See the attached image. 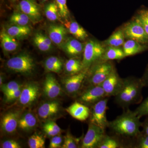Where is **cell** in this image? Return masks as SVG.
<instances>
[{"mask_svg": "<svg viewBox=\"0 0 148 148\" xmlns=\"http://www.w3.org/2000/svg\"><path fill=\"white\" fill-rule=\"evenodd\" d=\"M65 70L70 75L78 73L83 71L82 60L78 58H71L66 61L65 64Z\"/></svg>", "mask_w": 148, "mask_h": 148, "instance_id": "obj_29", "label": "cell"}, {"mask_svg": "<svg viewBox=\"0 0 148 148\" xmlns=\"http://www.w3.org/2000/svg\"><path fill=\"white\" fill-rule=\"evenodd\" d=\"M125 38L122 28L117 29L106 40L103 44L106 46L120 47L123 45Z\"/></svg>", "mask_w": 148, "mask_h": 148, "instance_id": "obj_26", "label": "cell"}, {"mask_svg": "<svg viewBox=\"0 0 148 148\" xmlns=\"http://www.w3.org/2000/svg\"><path fill=\"white\" fill-rule=\"evenodd\" d=\"M124 83L120 92L115 97V102L123 108L141 103L142 90L144 87L141 79L128 77L123 79Z\"/></svg>", "mask_w": 148, "mask_h": 148, "instance_id": "obj_2", "label": "cell"}, {"mask_svg": "<svg viewBox=\"0 0 148 148\" xmlns=\"http://www.w3.org/2000/svg\"><path fill=\"white\" fill-rule=\"evenodd\" d=\"M111 61H98L88 70L86 79L88 86L101 85L115 70Z\"/></svg>", "mask_w": 148, "mask_h": 148, "instance_id": "obj_3", "label": "cell"}, {"mask_svg": "<svg viewBox=\"0 0 148 148\" xmlns=\"http://www.w3.org/2000/svg\"><path fill=\"white\" fill-rule=\"evenodd\" d=\"M80 138H75L69 132L64 137V144L61 148H77L78 147Z\"/></svg>", "mask_w": 148, "mask_h": 148, "instance_id": "obj_36", "label": "cell"}, {"mask_svg": "<svg viewBox=\"0 0 148 148\" xmlns=\"http://www.w3.org/2000/svg\"><path fill=\"white\" fill-rule=\"evenodd\" d=\"M22 87V86L18 82L15 81H11L6 84H3L1 86V90L5 96L11 92Z\"/></svg>", "mask_w": 148, "mask_h": 148, "instance_id": "obj_37", "label": "cell"}, {"mask_svg": "<svg viewBox=\"0 0 148 148\" xmlns=\"http://www.w3.org/2000/svg\"><path fill=\"white\" fill-rule=\"evenodd\" d=\"M134 111L127 110L112 121H109L108 127L116 135L136 138L141 132L142 122Z\"/></svg>", "mask_w": 148, "mask_h": 148, "instance_id": "obj_1", "label": "cell"}, {"mask_svg": "<svg viewBox=\"0 0 148 148\" xmlns=\"http://www.w3.org/2000/svg\"><path fill=\"white\" fill-rule=\"evenodd\" d=\"M43 91L47 98L54 99L62 93V89L55 77L51 74L46 76L43 84Z\"/></svg>", "mask_w": 148, "mask_h": 148, "instance_id": "obj_15", "label": "cell"}, {"mask_svg": "<svg viewBox=\"0 0 148 148\" xmlns=\"http://www.w3.org/2000/svg\"><path fill=\"white\" fill-rule=\"evenodd\" d=\"M61 18L67 20L69 16V11L66 0H56Z\"/></svg>", "mask_w": 148, "mask_h": 148, "instance_id": "obj_38", "label": "cell"}, {"mask_svg": "<svg viewBox=\"0 0 148 148\" xmlns=\"http://www.w3.org/2000/svg\"><path fill=\"white\" fill-rule=\"evenodd\" d=\"M44 65L47 71L58 73L62 71L63 64L60 58L57 56H51L45 60Z\"/></svg>", "mask_w": 148, "mask_h": 148, "instance_id": "obj_28", "label": "cell"}, {"mask_svg": "<svg viewBox=\"0 0 148 148\" xmlns=\"http://www.w3.org/2000/svg\"><path fill=\"white\" fill-rule=\"evenodd\" d=\"M47 31L48 36L53 44L61 48L67 39L69 33L65 26L52 24L48 27Z\"/></svg>", "mask_w": 148, "mask_h": 148, "instance_id": "obj_13", "label": "cell"}, {"mask_svg": "<svg viewBox=\"0 0 148 148\" xmlns=\"http://www.w3.org/2000/svg\"><path fill=\"white\" fill-rule=\"evenodd\" d=\"M135 18L141 24L148 35V9L140 10Z\"/></svg>", "mask_w": 148, "mask_h": 148, "instance_id": "obj_35", "label": "cell"}, {"mask_svg": "<svg viewBox=\"0 0 148 148\" xmlns=\"http://www.w3.org/2000/svg\"><path fill=\"white\" fill-rule=\"evenodd\" d=\"M37 124V119L32 113L24 114L18 120V127L24 131H28L34 128Z\"/></svg>", "mask_w": 148, "mask_h": 148, "instance_id": "obj_27", "label": "cell"}, {"mask_svg": "<svg viewBox=\"0 0 148 148\" xmlns=\"http://www.w3.org/2000/svg\"><path fill=\"white\" fill-rule=\"evenodd\" d=\"M66 111L75 119L84 121L89 117L90 110L89 107L76 101L66 109Z\"/></svg>", "mask_w": 148, "mask_h": 148, "instance_id": "obj_17", "label": "cell"}, {"mask_svg": "<svg viewBox=\"0 0 148 148\" xmlns=\"http://www.w3.org/2000/svg\"><path fill=\"white\" fill-rule=\"evenodd\" d=\"M105 91L101 85L88 86L79 95L78 101L86 106L92 107L104 98H107Z\"/></svg>", "mask_w": 148, "mask_h": 148, "instance_id": "obj_9", "label": "cell"}, {"mask_svg": "<svg viewBox=\"0 0 148 148\" xmlns=\"http://www.w3.org/2000/svg\"><path fill=\"white\" fill-rule=\"evenodd\" d=\"M123 49L120 47L106 46V50L101 61L120 60L125 58Z\"/></svg>", "mask_w": 148, "mask_h": 148, "instance_id": "obj_25", "label": "cell"}, {"mask_svg": "<svg viewBox=\"0 0 148 148\" xmlns=\"http://www.w3.org/2000/svg\"><path fill=\"white\" fill-rule=\"evenodd\" d=\"M47 1H48V0H41V1L42 2H45Z\"/></svg>", "mask_w": 148, "mask_h": 148, "instance_id": "obj_47", "label": "cell"}, {"mask_svg": "<svg viewBox=\"0 0 148 148\" xmlns=\"http://www.w3.org/2000/svg\"><path fill=\"white\" fill-rule=\"evenodd\" d=\"M9 35L17 40L24 39L29 36L32 29L29 26L13 25L8 27L6 30Z\"/></svg>", "mask_w": 148, "mask_h": 148, "instance_id": "obj_24", "label": "cell"}, {"mask_svg": "<svg viewBox=\"0 0 148 148\" xmlns=\"http://www.w3.org/2000/svg\"><path fill=\"white\" fill-rule=\"evenodd\" d=\"M135 138L137 140L135 144V148H148V135L141 131L140 134Z\"/></svg>", "mask_w": 148, "mask_h": 148, "instance_id": "obj_40", "label": "cell"}, {"mask_svg": "<svg viewBox=\"0 0 148 148\" xmlns=\"http://www.w3.org/2000/svg\"><path fill=\"white\" fill-rule=\"evenodd\" d=\"M85 45L75 38H67L61 48L65 53L72 58H78L83 53Z\"/></svg>", "mask_w": 148, "mask_h": 148, "instance_id": "obj_16", "label": "cell"}, {"mask_svg": "<svg viewBox=\"0 0 148 148\" xmlns=\"http://www.w3.org/2000/svg\"><path fill=\"white\" fill-rule=\"evenodd\" d=\"M12 1H17V0H12Z\"/></svg>", "mask_w": 148, "mask_h": 148, "instance_id": "obj_48", "label": "cell"}, {"mask_svg": "<svg viewBox=\"0 0 148 148\" xmlns=\"http://www.w3.org/2000/svg\"><path fill=\"white\" fill-rule=\"evenodd\" d=\"M144 87H148V64L142 77L140 78Z\"/></svg>", "mask_w": 148, "mask_h": 148, "instance_id": "obj_44", "label": "cell"}, {"mask_svg": "<svg viewBox=\"0 0 148 148\" xmlns=\"http://www.w3.org/2000/svg\"><path fill=\"white\" fill-rule=\"evenodd\" d=\"M33 42L40 51L47 52L51 50L53 43L50 38L41 32H37L33 38Z\"/></svg>", "mask_w": 148, "mask_h": 148, "instance_id": "obj_23", "label": "cell"}, {"mask_svg": "<svg viewBox=\"0 0 148 148\" xmlns=\"http://www.w3.org/2000/svg\"><path fill=\"white\" fill-rule=\"evenodd\" d=\"M64 26L69 33L79 40L84 41L88 37L85 30L76 21L66 20Z\"/></svg>", "mask_w": 148, "mask_h": 148, "instance_id": "obj_21", "label": "cell"}, {"mask_svg": "<svg viewBox=\"0 0 148 148\" xmlns=\"http://www.w3.org/2000/svg\"><path fill=\"white\" fill-rule=\"evenodd\" d=\"M122 147V145L117 138L106 134L98 148H119Z\"/></svg>", "mask_w": 148, "mask_h": 148, "instance_id": "obj_32", "label": "cell"}, {"mask_svg": "<svg viewBox=\"0 0 148 148\" xmlns=\"http://www.w3.org/2000/svg\"><path fill=\"white\" fill-rule=\"evenodd\" d=\"M124 83V79L119 76L116 70H114L101 85L107 97H115L120 92Z\"/></svg>", "mask_w": 148, "mask_h": 148, "instance_id": "obj_10", "label": "cell"}, {"mask_svg": "<svg viewBox=\"0 0 148 148\" xmlns=\"http://www.w3.org/2000/svg\"><path fill=\"white\" fill-rule=\"evenodd\" d=\"M142 127L143 128L142 132L148 135V116L145 121L142 122Z\"/></svg>", "mask_w": 148, "mask_h": 148, "instance_id": "obj_45", "label": "cell"}, {"mask_svg": "<svg viewBox=\"0 0 148 148\" xmlns=\"http://www.w3.org/2000/svg\"><path fill=\"white\" fill-rule=\"evenodd\" d=\"M135 113L140 118L143 116H148V96L140 103L135 111Z\"/></svg>", "mask_w": 148, "mask_h": 148, "instance_id": "obj_39", "label": "cell"}, {"mask_svg": "<svg viewBox=\"0 0 148 148\" xmlns=\"http://www.w3.org/2000/svg\"><path fill=\"white\" fill-rule=\"evenodd\" d=\"M18 113L15 112H10L3 117L1 123L2 129L5 132L12 134L16 131L18 127Z\"/></svg>", "mask_w": 148, "mask_h": 148, "instance_id": "obj_18", "label": "cell"}, {"mask_svg": "<svg viewBox=\"0 0 148 148\" xmlns=\"http://www.w3.org/2000/svg\"><path fill=\"white\" fill-rule=\"evenodd\" d=\"M3 83V76H1V77H0V85H1V86L2 85Z\"/></svg>", "mask_w": 148, "mask_h": 148, "instance_id": "obj_46", "label": "cell"}, {"mask_svg": "<svg viewBox=\"0 0 148 148\" xmlns=\"http://www.w3.org/2000/svg\"><path fill=\"white\" fill-rule=\"evenodd\" d=\"M106 50V46L98 41L89 40L86 43L82 64L84 70L88 69L93 64L102 60Z\"/></svg>", "mask_w": 148, "mask_h": 148, "instance_id": "obj_4", "label": "cell"}, {"mask_svg": "<svg viewBox=\"0 0 148 148\" xmlns=\"http://www.w3.org/2000/svg\"><path fill=\"white\" fill-rule=\"evenodd\" d=\"M10 21L12 24L19 26H28L31 21L27 14L20 11L14 12L10 18Z\"/></svg>", "mask_w": 148, "mask_h": 148, "instance_id": "obj_31", "label": "cell"}, {"mask_svg": "<svg viewBox=\"0 0 148 148\" xmlns=\"http://www.w3.org/2000/svg\"><path fill=\"white\" fill-rule=\"evenodd\" d=\"M22 88H19L13 92H11L8 94V95L5 96V98L6 101L7 102H10L16 99H18L20 97V95L22 90Z\"/></svg>", "mask_w": 148, "mask_h": 148, "instance_id": "obj_42", "label": "cell"}, {"mask_svg": "<svg viewBox=\"0 0 148 148\" xmlns=\"http://www.w3.org/2000/svg\"><path fill=\"white\" fill-rule=\"evenodd\" d=\"M1 45L3 50L6 52H13L18 47L17 40L8 34L5 29H3L0 34Z\"/></svg>", "mask_w": 148, "mask_h": 148, "instance_id": "obj_22", "label": "cell"}, {"mask_svg": "<svg viewBox=\"0 0 148 148\" xmlns=\"http://www.w3.org/2000/svg\"><path fill=\"white\" fill-rule=\"evenodd\" d=\"M1 147L3 148H20V144L13 140H8L5 141L2 144Z\"/></svg>", "mask_w": 148, "mask_h": 148, "instance_id": "obj_43", "label": "cell"}, {"mask_svg": "<svg viewBox=\"0 0 148 148\" xmlns=\"http://www.w3.org/2000/svg\"><path fill=\"white\" fill-rule=\"evenodd\" d=\"M45 132L49 136L54 137L61 133V130L56 123L53 121H48L43 126Z\"/></svg>", "mask_w": 148, "mask_h": 148, "instance_id": "obj_33", "label": "cell"}, {"mask_svg": "<svg viewBox=\"0 0 148 148\" xmlns=\"http://www.w3.org/2000/svg\"><path fill=\"white\" fill-rule=\"evenodd\" d=\"M122 46L126 57L136 55L148 49V45L130 39L125 41Z\"/></svg>", "mask_w": 148, "mask_h": 148, "instance_id": "obj_20", "label": "cell"}, {"mask_svg": "<svg viewBox=\"0 0 148 148\" xmlns=\"http://www.w3.org/2000/svg\"><path fill=\"white\" fill-rule=\"evenodd\" d=\"M125 39L132 40L148 45V35L135 18L122 28Z\"/></svg>", "mask_w": 148, "mask_h": 148, "instance_id": "obj_7", "label": "cell"}, {"mask_svg": "<svg viewBox=\"0 0 148 148\" xmlns=\"http://www.w3.org/2000/svg\"><path fill=\"white\" fill-rule=\"evenodd\" d=\"M59 110L60 104L57 101L46 102L39 108L38 114L42 119H47L56 114Z\"/></svg>", "mask_w": 148, "mask_h": 148, "instance_id": "obj_19", "label": "cell"}, {"mask_svg": "<svg viewBox=\"0 0 148 148\" xmlns=\"http://www.w3.org/2000/svg\"><path fill=\"white\" fill-rule=\"evenodd\" d=\"M39 93V87L38 85L31 83L22 88L18 101L21 105L29 106L34 103Z\"/></svg>", "mask_w": 148, "mask_h": 148, "instance_id": "obj_14", "label": "cell"}, {"mask_svg": "<svg viewBox=\"0 0 148 148\" xmlns=\"http://www.w3.org/2000/svg\"><path fill=\"white\" fill-rule=\"evenodd\" d=\"M45 12L47 18L49 21H60L61 17L56 2H52L47 5L45 9Z\"/></svg>", "mask_w": 148, "mask_h": 148, "instance_id": "obj_30", "label": "cell"}, {"mask_svg": "<svg viewBox=\"0 0 148 148\" xmlns=\"http://www.w3.org/2000/svg\"><path fill=\"white\" fill-rule=\"evenodd\" d=\"M63 142L62 137L57 135L52 137L50 140L49 147L50 148H58L61 147V145Z\"/></svg>", "mask_w": 148, "mask_h": 148, "instance_id": "obj_41", "label": "cell"}, {"mask_svg": "<svg viewBox=\"0 0 148 148\" xmlns=\"http://www.w3.org/2000/svg\"><path fill=\"white\" fill-rule=\"evenodd\" d=\"M28 145L30 148H44L45 147V140L41 135L34 134L29 138Z\"/></svg>", "mask_w": 148, "mask_h": 148, "instance_id": "obj_34", "label": "cell"}, {"mask_svg": "<svg viewBox=\"0 0 148 148\" xmlns=\"http://www.w3.org/2000/svg\"><path fill=\"white\" fill-rule=\"evenodd\" d=\"M18 10L27 14L34 24L41 20L40 6L36 0H21L18 5Z\"/></svg>", "mask_w": 148, "mask_h": 148, "instance_id": "obj_11", "label": "cell"}, {"mask_svg": "<svg viewBox=\"0 0 148 148\" xmlns=\"http://www.w3.org/2000/svg\"><path fill=\"white\" fill-rule=\"evenodd\" d=\"M108 97L103 99L91 107L90 123L106 130L108 127L109 121L107 119L106 113L108 109Z\"/></svg>", "mask_w": 148, "mask_h": 148, "instance_id": "obj_6", "label": "cell"}, {"mask_svg": "<svg viewBox=\"0 0 148 148\" xmlns=\"http://www.w3.org/2000/svg\"><path fill=\"white\" fill-rule=\"evenodd\" d=\"M88 70H83L78 73L70 75L63 81L66 91L71 95H76L79 92L86 78Z\"/></svg>", "mask_w": 148, "mask_h": 148, "instance_id": "obj_12", "label": "cell"}, {"mask_svg": "<svg viewBox=\"0 0 148 148\" xmlns=\"http://www.w3.org/2000/svg\"><path fill=\"white\" fill-rule=\"evenodd\" d=\"M6 66L9 70L15 73L29 75L34 71L35 64L30 54L23 53L10 58L7 61Z\"/></svg>", "mask_w": 148, "mask_h": 148, "instance_id": "obj_5", "label": "cell"}, {"mask_svg": "<svg viewBox=\"0 0 148 148\" xmlns=\"http://www.w3.org/2000/svg\"><path fill=\"white\" fill-rule=\"evenodd\" d=\"M106 135L105 130L89 123L87 132L82 139L81 147L98 148Z\"/></svg>", "mask_w": 148, "mask_h": 148, "instance_id": "obj_8", "label": "cell"}]
</instances>
